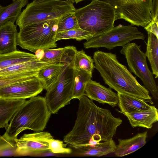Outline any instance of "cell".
<instances>
[{"label": "cell", "mask_w": 158, "mask_h": 158, "mask_svg": "<svg viewBox=\"0 0 158 158\" xmlns=\"http://www.w3.org/2000/svg\"><path fill=\"white\" fill-rule=\"evenodd\" d=\"M124 114L133 127H141L151 129L153 124L158 121V110L153 106L147 110Z\"/></svg>", "instance_id": "2e32d148"}, {"label": "cell", "mask_w": 158, "mask_h": 158, "mask_svg": "<svg viewBox=\"0 0 158 158\" xmlns=\"http://www.w3.org/2000/svg\"><path fill=\"white\" fill-rule=\"evenodd\" d=\"M43 89L42 85L37 77L33 76L0 89V98L26 99L36 96Z\"/></svg>", "instance_id": "7c38bea8"}, {"label": "cell", "mask_w": 158, "mask_h": 158, "mask_svg": "<svg viewBox=\"0 0 158 158\" xmlns=\"http://www.w3.org/2000/svg\"><path fill=\"white\" fill-rule=\"evenodd\" d=\"M158 0H152L151 14L152 20L158 22Z\"/></svg>", "instance_id": "e575fe53"}, {"label": "cell", "mask_w": 158, "mask_h": 158, "mask_svg": "<svg viewBox=\"0 0 158 158\" xmlns=\"http://www.w3.org/2000/svg\"><path fill=\"white\" fill-rule=\"evenodd\" d=\"M70 68L92 73L95 66L91 57L87 55L83 50L77 51L73 59Z\"/></svg>", "instance_id": "484cf974"}, {"label": "cell", "mask_w": 158, "mask_h": 158, "mask_svg": "<svg viewBox=\"0 0 158 158\" xmlns=\"http://www.w3.org/2000/svg\"><path fill=\"white\" fill-rule=\"evenodd\" d=\"M78 99L77 118L72 130L64 136V142L77 149L112 140L122 120L97 106L85 95Z\"/></svg>", "instance_id": "6da1fadb"}, {"label": "cell", "mask_w": 158, "mask_h": 158, "mask_svg": "<svg viewBox=\"0 0 158 158\" xmlns=\"http://www.w3.org/2000/svg\"><path fill=\"white\" fill-rule=\"evenodd\" d=\"M116 148L115 143L113 139L93 145L82 146L77 149L78 154L81 156L100 157L114 153Z\"/></svg>", "instance_id": "d6986e66"}, {"label": "cell", "mask_w": 158, "mask_h": 158, "mask_svg": "<svg viewBox=\"0 0 158 158\" xmlns=\"http://www.w3.org/2000/svg\"><path fill=\"white\" fill-rule=\"evenodd\" d=\"M65 65L62 63L53 64L39 71L37 77L44 89L47 90L57 81Z\"/></svg>", "instance_id": "44dd1931"}, {"label": "cell", "mask_w": 158, "mask_h": 158, "mask_svg": "<svg viewBox=\"0 0 158 158\" xmlns=\"http://www.w3.org/2000/svg\"><path fill=\"white\" fill-rule=\"evenodd\" d=\"M26 100L25 99L7 100L0 98V128H5L12 117Z\"/></svg>", "instance_id": "ffe728a7"}, {"label": "cell", "mask_w": 158, "mask_h": 158, "mask_svg": "<svg viewBox=\"0 0 158 158\" xmlns=\"http://www.w3.org/2000/svg\"><path fill=\"white\" fill-rule=\"evenodd\" d=\"M147 131L138 133L134 136L125 139H118V144L114 153L118 157L131 154L139 150L146 143Z\"/></svg>", "instance_id": "e0dca14e"}, {"label": "cell", "mask_w": 158, "mask_h": 158, "mask_svg": "<svg viewBox=\"0 0 158 158\" xmlns=\"http://www.w3.org/2000/svg\"><path fill=\"white\" fill-rule=\"evenodd\" d=\"M85 92L89 98L100 103L107 104L113 107L118 104L117 94L113 91L110 88H107L91 79L87 84Z\"/></svg>", "instance_id": "4fadbf2b"}, {"label": "cell", "mask_w": 158, "mask_h": 158, "mask_svg": "<svg viewBox=\"0 0 158 158\" xmlns=\"http://www.w3.org/2000/svg\"><path fill=\"white\" fill-rule=\"evenodd\" d=\"M144 29L148 32L152 33L158 38V22L152 20Z\"/></svg>", "instance_id": "836d02e7"}, {"label": "cell", "mask_w": 158, "mask_h": 158, "mask_svg": "<svg viewBox=\"0 0 158 158\" xmlns=\"http://www.w3.org/2000/svg\"><path fill=\"white\" fill-rule=\"evenodd\" d=\"M52 113L44 97L35 96L26 101L14 114L6 132L11 139L26 130L43 131L45 128Z\"/></svg>", "instance_id": "3957f363"}, {"label": "cell", "mask_w": 158, "mask_h": 158, "mask_svg": "<svg viewBox=\"0 0 158 158\" xmlns=\"http://www.w3.org/2000/svg\"><path fill=\"white\" fill-rule=\"evenodd\" d=\"M2 6H1V5L0 4V10H1V9L2 8Z\"/></svg>", "instance_id": "f35d334b"}, {"label": "cell", "mask_w": 158, "mask_h": 158, "mask_svg": "<svg viewBox=\"0 0 158 158\" xmlns=\"http://www.w3.org/2000/svg\"><path fill=\"white\" fill-rule=\"evenodd\" d=\"M93 37L89 32L80 28L72 29L56 33V40L74 39L80 41L82 40H88Z\"/></svg>", "instance_id": "4316f807"}, {"label": "cell", "mask_w": 158, "mask_h": 158, "mask_svg": "<svg viewBox=\"0 0 158 158\" xmlns=\"http://www.w3.org/2000/svg\"><path fill=\"white\" fill-rule=\"evenodd\" d=\"M59 19L34 23L20 29L17 45L34 53L56 47V36Z\"/></svg>", "instance_id": "5b68a950"}, {"label": "cell", "mask_w": 158, "mask_h": 158, "mask_svg": "<svg viewBox=\"0 0 158 158\" xmlns=\"http://www.w3.org/2000/svg\"><path fill=\"white\" fill-rule=\"evenodd\" d=\"M17 0H12V1H13V2H15L16 1H17Z\"/></svg>", "instance_id": "ab89813d"}, {"label": "cell", "mask_w": 158, "mask_h": 158, "mask_svg": "<svg viewBox=\"0 0 158 158\" xmlns=\"http://www.w3.org/2000/svg\"><path fill=\"white\" fill-rule=\"evenodd\" d=\"M73 69L65 64L57 81L47 90L44 97L52 114H57L73 99Z\"/></svg>", "instance_id": "30bf717a"}, {"label": "cell", "mask_w": 158, "mask_h": 158, "mask_svg": "<svg viewBox=\"0 0 158 158\" xmlns=\"http://www.w3.org/2000/svg\"><path fill=\"white\" fill-rule=\"evenodd\" d=\"M28 2V0H18L2 7L0 10V26L9 21L15 23L20 14L22 8Z\"/></svg>", "instance_id": "7402d4cb"}, {"label": "cell", "mask_w": 158, "mask_h": 158, "mask_svg": "<svg viewBox=\"0 0 158 158\" xmlns=\"http://www.w3.org/2000/svg\"><path fill=\"white\" fill-rule=\"evenodd\" d=\"M92 75V73L73 69V99H78L85 95V88L88 82L91 79Z\"/></svg>", "instance_id": "d4e9b609"}, {"label": "cell", "mask_w": 158, "mask_h": 158, "mask_svg": "<svg viewBox=\"0 0 158 158\" xmlns=\"http://www.w3.org/2000/svg\"><path fill=\"white\" fill-rule=\"evenodd\" d=\"M37 58L35 55L18 50L8 54L0 55V70L15 64Z\"/></svg>", "instance_id": "cb8c5ba5"}, {"label": "cell", "mask_w": 158, "mask_h": 158, "mask_svg": "<svg viewBox=\"0 0 158 158\" xmlns=\"http://www.w3.org/2000/svg\"><path fill=\"white\" fill-rule=\"evenodd\" d=\"M148 36L145 54L149 62L152 73L156 78L158 77V38L150 32H148Z\"/></svg>", "instance_id": "603a6c76"}, {"label": "cell", "mask_w": 158, "mask_h": 158, "mask_svg": "<svg viewBox=\"0 0 158 158\" xmlns=\"http://www.w3.org/2000/svg\"><path fill=\"white\" fill-rule=\"evenodd\" d=\"M93 58L95 68L110 88L117 93L153 104L149 91L119 62L115 54L98 51L94 52Z\"/></svg>", "instance_id": "7a4b0ae2"}, {"label": "cell", "mask_w": 158, "mask_h": 158, "mask_svg": "<svg viewBox=\"0 0 158 158\" xmlns=\"http://www.w3.org/2000/svg\"><path fill=\"white\" fill-rule=\"evenodd\" d=\"M48 142L49 150L54 153L69 154L72 152L71 148H65L68 144L64 143L62 141L55 139L53 138L49 140Z\"/></svg>", "instance_id": "f546056e"}, {"label": "cell", "mask_w": 158, "mask_h": 158, "mask_svg": "<svg viewBox=\"0 0 158 158\" xmlns=\"http://www.w3.org/2000/svg\"><path fill=\"white\" fill-rule=\"evenodd\" d=\"M48 0H33V2H39Z\"/></svg>", "instance_id": "74e56055"}, {"label": "cell", "mask_w": 158, "mask_h": 158, "mask_svg": "<svg viewBox=\"0 0 158 158\" xmlns=\"http://www.w3.org/2000/svg\"><path fill=\"white\" fill-rule=\"evenodd\" d=\"M145 38L144 34L136 27L119 24L103 34L93 37L83 45L85 49L104 47L112 49L117 47H123L135 40H144Z\"/></svg>", "instance_id": "9c48e42d"}, {"label": "cell", "mask_w": 158, "mask_h": 158, "mask_svg": "<svg viewBox=\"0 0 158 158\" xmlns=\"http://www.w3.org/2000/svg\"><path fill=\"white\" fill-rule=\"evenodd\" d=\"M33 76H35L31 74L26 73L0 77V89L12 84L24 81Z\"/></svg>", "instance_id": "4dcf8cb0"}, {"label": "cell", "mask_w": 158, "mask_h": 158, "mask_svg": "<svg viewBox=\"0 0 158 158\" xmlns=\"http://www.w3.org/2000/svg\"><path fill=\"white\" fill-rule=\"evenodd\" d=\"M64 49V47L43 50V55L40 60L51 63H61Z\"/></svg>", "instance_id": "f1b7e54d"}, {"label": "cell", "mask_w": 158, "mask_h": 158, "mask_svg": "<svg viewBox=\"0 0 158 158\" xmlns=\"http://www.w3.org/2000/svg\"><path fill=\"white\" fill-rule=\"evenodd\" d=\"M140 47L134 43H129L122 47L120 52L125 56L131 72L140 79L145 87L157 100L158 87L148 66L145 54L141 50Z\"/></svg>", "instance_id": "ba28073f"}, {"label": "cell", "mask_w": 158, "mask_h": 158, "mask_svg": "<svg viewBox=\"0 0 158 158\" xmlns=\"http://www.w3.org/2000/svg\"><path fill=\"white\" fill-rule=\"evenodd\" d=\"M15 139L10 138L6 132L0 137V152L8 147L15 143Z\"/></svg>", "instance_id": "1f68e13d"}, {"label": "cell", "mask_w": 158, "mask_h": 158, "mask_svg": "<svg viewBox=\"0 0 158 158\" xmlns=\"http://www.w3.org/2000/svg\"><path fill=\"white\" fill-rule=\"evenodd\" d=\"M53 138L48 132L41 131L24 134L15 139L17 156H35L49 150L48 140Z\"/></svg>", "instance_id": "8fae6325"}, {"label": "cell", "mask_w": 158, "mask_h": 158, "mask_svg": "<svg viewBox=\"0 0 158 158\" xmlns=\"http://www.w3.org/2000/svg\"><path fill=\"white\" fill-rule=\"evenodd\" d=\"M9 21L0 26V55L8 54L17 51L18 32L17 25Z\"/></svg>", "instance_id": "5bb4252c"}, {"label": "cell", "mask_w": 158, "mask_h": 158, "mask_svg": "<svg viewBox=\"0 0 158 158\" xmlns=\"http://www.w3.org/2000/svg\"><path fill=\"white\" fill-rule=\"evenodd\" d=\"M58 155V154L54 153L48 150L39 153L36 156H57Z\"/></svg>", "instance_id": "d590c367"}, {"label": "cell", "mask_w": 158, "mask_h": 158, "mask_svg": "<svg viewBox=\"0 0 158 158\" xmlns=\"http://www.w3.org/2000/svg\"><path fill=\"white\" fill-rule=\"evenodd\" d=\"M117 94L120 110L118 111L123 114L147 110L152 106L143 100L119 93Z\"/></svg>", "instance_id": "ac0fdd59"}, {"label": "cell", "mask_w": 158, "mask_h": 158, "mask_svg": "<svg viewBox=\"0 0 158 158\" xmlns=\"http://www.w3.org/2000/svg\"><path fill=\"white\" fill-rule=\"evenodd\" d=\"M67 1H69L71 2H75L76 3H77L78 2L84 1L85 0H67Z\"/></svg>", "instance_id": "8d00e7d4"}, {"label": "cell", "mask_w": 158, "mask_h": 158, "mask_svg": "<svg viewBox=\"0 0 158 158\" xmlns=\"http://www.w3.org/2000/svg\"><path fill=\"white\" fill-rule=\"evenodd\" d=\"M79 27L92 35L99 36L111 29L116 19L115 12L109 3L92 0L89 4L74 12Z\"/></svg>", "instance_id": "277c9868"}, {"label": "cell", "mask_w": 158, "mask_h": 158, "mask_svg": "<svg viewBox=\"0 0 158 158\" xmlns=\"http://www.w3.org/2000/svg\"><path fill=\"white\" fill-rule=\"evenodd\" d=\"M16 143L4 149L0 152V156H17Z\"/></svg>", "instance_id": "d6a6232c"}, {"label": "cell", "mask_w": 158, "mask_h": 158, "mask_svg": "<svg viewBox=\"0 0 158 158\" xmlns=\"http://www.w3.org/2000/svg\"><path fill=\"white\" fill-rule=\"evenodd\" d=\"M80 28L74 12L68 14L59 19L57 33Z\"/></svg>", "instance_id": "83f0119b"}, {"label": "cell", "mask_w": 158, "mask_h": 158, "mask_svg": "<svg viewBox=\"0 0 158 158\" xmlns=\"http://www.w3.org/2000/svg\"><path fill=\"white\" fill-rule=\"evenodd\" d=\"M115 10L116 20L123 19L132 25L145 27L152 20V0H101Z\"/></svg>", "instance_id": "52a82bcc"}, {"label": "cell", "mask_w": 158, "mask_h": 158, "mask_svg": "<svg viewBox=\"0 0 158 158\" xmlns=\"http://www.w3.org/2000/svg\"><path fill=\"white\" fill-rule=\"evenodd\" d=\"M72 2L66 0H48L28 4L16 20L19 29L30 24L59 19L76 10Z\"/></svg>", "instance_id": "8992f818"}, {"label": "cell", "mask_w": 158, "mask_h": 158, "mask_svg": "<svg viewBox=\"0 0 158 158\" xmlns=\"http://www.w3.org/2000/svg\"><path fill=\"white\" fill-rule=\"evenodd\" d=\"M53 64L40 60L38 58L29 61L12 65L0 70V77H4L23 73H30L35 76L39 71Z\"/></svg>", "instance_id": "9a60e30c"}]
</instances>
